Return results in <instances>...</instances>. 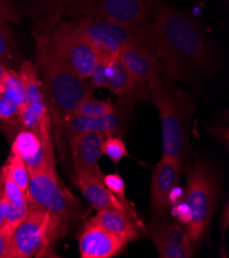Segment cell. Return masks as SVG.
Listing matches in <instances>:
<instances>
[{
  "label": "cell",
  "instance_id": "10",
  "mask_svg": "<svg viewBox=\"0 0 229 258\" xmlns=\"http://www.w3.org/2000/svg\"><path fill=\"white\" fill-rule=\"evenodd\" d=\"M35 32L52 30L64 17L97 18L94 0H28Z\"/></svg>",
  "mask_w": 229,
  "mask_h": 258
},
{
  "label": "cell",
  "instance_id": "24",
  "mask_svg": "<svg viewBox=\"0 0 229 258\" xmlns=\"http://www.w3.org/2000/svg\"><path fill=\"white\" fill-rule=\"evenodd\" d=\"M2 168L4 173L7 174L23 191L28 195L30 173L24 161L17 154L11 152L7 163Z\"/></svg>",
  "mask_w": 229,
  "mask_h": 258
},
{
  "label": "cell",
  "instance_id": "35",
  "mask_svg": "<svg viewBox=\"0 0 229 258\" xmlns=\"http://www.w3.org/2000/svg\"><path fill=\"white\" fill-rule=\"evenodd\" d=\"M4 182H5V175H4L3 168H0V194H2V191H3Z\"/></svg>",
  "mask_w": 229,
  "mask_h": 258
},
{
  "label": "cell",
  "instance_id": "17",
  "mask_svg": "<svg viewBox=\"0 0 229 258\" xmlns=\"http://www.w3.org/2000/svg\"><path fill=\"white\" fill-rule=\"evenodd\" d=\"M75 184L94 209L98 211L104 209L118 210L129 214L139 227L143 225L135 210L124 206L105 187L102 180L92 178L81 173H75Z\"/></svg>",
  "mask_w": 229,
  "mask_h": 258
},
{
  "label": "cell",
  "instance_id": "23",
  "mask_svg": "<svg viewBox=\"0 0 229 258\" xmlns=\"http://www.w3.org/2000/svg\"><path fill=\"white\" fill-rule=\"evenodd\" d=\"M150 237L151 239H159L177 245L193 246L188 237L187 230L178 221H171L156 225L155 228L150 231Z\"/></svg>",
  "mask_w": 229,
  "mask_h": 258
},
{
  "label": "cell",
  "instance_id": "20",
  "mask_svg": "<svg viewBox=\"0 0 229 258\" xmlns=\"http://www.w3.org/2000/svg\"><path fill=\"white\" fill-rule=\"evenodd\" d=\"M27 105L26 91L16 70L8 69L0 82V120L4 123L15 120Z\"/></svg>",
  "mask_w": 229,
  "mask_h": 258
},
{
  "label": "cell",
  "instance_id": "21",
  "mask_svg": "<svg viewBox=\"0 0 229 258\" xmlns=\"http://www.w3.org/2000/svg\"><path fill=\"white\" fill-rule=\"evenodd\" d=\"M86 223L101 226L126 243L135 241L139 235V226L134 219L129 214L114 209L100 210Z\"/></svg>",
  "mask_w": 229,
  "mask_h": 258
},
{
  "label": "cell",
  "instance_id": "9",
  "mask_svg": "<svg viewBox=\"0 0 229 258\" xmlns=\"http://www.w3.org/2000/svg\"><path fill=\"white\" fill-rule=\"evenodd\" d=\"M45 33L67 66L81 79H89L100 51L79 31L74 22L62 21Z\"/></svg>",
  "mask_w": 229,
  "mask_h": 258
},
{
  "label": "cell",
  "instance_id": "32",
  "mask_svg": "<svg viewBox=\"0 0 229 258\" xmlns=\"http://www.w3.org/2000/svg\"><path fill=\"white\" fill-rule=\"evenodd\" d=\"M172 206H173L172 207L173 216L177 217L178 221H179L180 223L186 224V226H187L191 220V211H190V208L188 207V205L186 204V202L182 199Z\"/></svg>",
  "mask_w": 229,
  "mask_h": 258
},
{
  "label": "cell",
  "instance_id": "33",
  "mask_svg": "<svg viewBox=\"0 0 229 258\" xmlns=\"http://www.w3.org/2000/svg\"><path fill=\"white\" fill-rule=\"evenodd\" d=\"M15 230L16 229L9 224L0 226V258H6Z\"/></svg>",
  "mask_w": 229,
  "mask_h": 258
},
{
  "label": "cell",
  "instance_id": "1",
  "mask_svg": "<svg viewBox=\"0 0 229 258\" xmlns=\"http://www.w3.org/2000/svg\"><path fill=\"white\" fill-rule=\"evenodd\" d=\"M152 22L158 58L170 81L189 83L215 67L213 43L192 16L159 2Z\"/></svg>",
  "mask_w": 229,
  "mask_h": 258
},
{
  "label": "cell",
  "instance_id": "8",
  "mask_svg": "<svg viewBox=\"0 0 229 258\" xmlns=\"http://www.w3.org/2000/svg\"><path fill=\"white\" fill-rule=\"evenodd\" d=\"M135 99L118 98L113 108L107 114L100 117H87L78 113L67 116L54 131L58 143L81 133L95 132L107 136L122 133L128 126L133 114Z\"/></svg>",
  "mask_w": 229,
  "mask_h": 258
},
{
  "label": "cell",
  "instance_id": "6",
  "mask_svg": "<svg viewBox=\"0 0 229 258\" xmlns=\"http://www.w3.org/2000/svg\"><path fill=\"white\" fill-rule=\"evenodd\" d=\"M73 22L79 31L100 53L111 57H116L120 50L131 45L157 44L154 22L132 26L92 17Z\"/></svg>",
  "mask_w": 229,
  "mask_h": 258
},
{
  "label": "cell",
  "instance_id": "11",
  "mask_svg": "<svg viewBox=\"0 0 229 258\" xmlns=\"http://www.w3.org/2000/svg\"><path fill=\"white\" fill-rule=\"evenodd\" d=\"M11 152L24 161L29 173L49 167L56 168L54 143L46 142L40 134L28 128L16 131Z\"/></svg>",
  "mask_w": 229,
  "mask_h": 258
},
{
  "label": "cell",
  "instance_id": "18",
  "mask_svg": "<svg viewBox=\"0 0 229 258\" xmlns=\"http://www.w3.org/2000/svg\"><path fill=\"white\" fill-rule=\"evenodd\" d=\"M17 73L23 82L25 91H26L28 106L39 118L43 130L53 133L52 120H50L49 111L36 65L30 61H22L21 65L17 69Z\"/></svg>",
  "mask_w": 229,
  "mask_h": 258
},
{
  "label": "cell",
  "instance_id": "16",
  "mask_svg": "<svg viewBox=\"0 0 229 258\" xmlns=\"http://www.w3.org/2000/svg\"><path fill=\"white\" fill-rule=\"evenodd\" d=\"M116 58L134 79L141 84H147L151 77L159 73L161 69L157 44L128 46L120 50Z\"/></svg>",
  "mask_w": 229,
  "mask_h": 258
},
{
  "label": "cell",
  "instance_id": "29",
  "mask_svg": "<svg viewBox=\"0 0 229 258\" xmlns=\"http://www.w3.org/2000/svg\"><path fill=\"white\" fill-rule=\"evenodd\" d=\"M4 175L5 182L3 187V194L8 200L9 204L11 206H15V207H21V206L29 205L30 201L28 195L23 191L7 174L4 173Z\"/></svg>",
  "mask_w": 229,
  "mask_h": 258
},
{
  "label": "cell",
  "instance_id": "4",
  "mask_svg": "<svg viewBox=\"0 0 229 258\" xmlns=\"http://www.w3.org/2000/svg\"><path fill=\"white\" fill-rule=\"evenodd\" d=\"M28 197L33 206L52 215L63 236L76 220L85 215L81 202L60 181L56 168L30 172Z\"/></svg>",
  "mask_w": 229,
  "mask_h": 258
},
{
  "label": "cell",
  "instance_id": "36",
  "mask_svg": "<svg viewBox=\"0 0 229 258\" xmlns=\"http://www.w3.org/2000/svg\"><path fill=\"white\" fill-rule=\"evenodd\" d=\"M7 70H8V68L5 65H3L2 63H0V82H2V80L4 79V76H5L6 72H7Z\"/></svg>",
  "mask_w": 229,
  "mask_h": 258
},
{
  "label": "cell",
  "instance_id": "19",
  "mask_svg": "<svg viewBox=\"0 0 229 258\" xmlns=\"http://www.w3.org/2000/svg\"><path fill=\"white\" fill-rule=\"evenodd\" d=\"M104 88L117 98L147 99V84L137 82L116 57L109 58L105 70Z\"/></svg>",
  "mask_w": 229,
  "mask_h": 258
},
{
  "label": "cell",
  "instance_id": "28",
  "mask_svg": "<svg viewBox=\"0 0 229 258\" xmlns=\"http://www.w3.org/2000/svg\"><path fill=\"white\" fill-rule=\"evenodd\" d=\"M102 182L124 206L130 209H134L130 205L128 198H126V187L124 180L118 173L104 174L103 178H102Z\"/></svg>",
  "mask_w": 229,
  "mask_h": 258
},
{
  "label": "cell",
  "instance_id": "2",
  "mask_svg": "<svg viewBox=\"0 0 229 258\" xmlns=\"http://www.w3.org/2000/svg\"><path fill=\"white\" fill-rule=\"evenodd\" d=\"M36 67L52 120L53 132L81 103L93 95L94 89L76 75L63 61L46 33L35 32Z\"/></svg>",
  "mask_w": 229,
  "mask_h": 258
},
{
  "label": "cell",
  "instance_id": "22",
  "mask_svg": "<svg viewBox=\"0 0 229 258\" xmlns=\"http://www.w3.org/2000/svg\"><path fill=\"white\" fill-rule=\"evenodd\" d=\"M0 63L16 70L21 65V51L10 23L0 20Z\"/></svg>",
  "mask_w": 229,
  "mask_h": 258
},
{
  "label": "cell",
  "instance_id": "3",
  "mask_svg": "<svg viewBox=\"0 0 229 258\" xmlns=\"http://www.w3.org/2000/svg\"><path fill=\"white\" fill-rule=\"evenodd\" d=\"M147 100L156 106L160 115L163 157L183 164L188 149L190 123L195 112L192 98L186 91L166 84L157 73L147 83Z\"/></svg>",
  "mask_w": 229,
  "mask_h": 258
},
{
  "label": "cell",
  "instance_id": "15",
  "mask_svg": "<svg viewBox=\"0 0 229 258\" xmlns=\"http://www.w3.org/2000/svg\"><path fill=\"white\" fill-rule=\"evenodd\" d=\"M125 241L98 225H84L79 236V251L82 258H112L122 252Z\"/></svg>",
  "mask_w": 229,
  "mask_h": 258
},
{
  "label": "cell",
  "instance_id": "26",
  "mask_svg": "<svg viewBox=\"0 0 229 258\" xmlns=\"http://www.w3.org/2000/svg\"><path fill=\"white\" fill-rule=\"evenodd\" d=\"M160 258H191L194 254L193 246H182L159 239H152Z\"/></svg>",
  "mask_w": 229,
  "mask_h": 258
},
{
  "label": "cell",
  "instance_id": "5",
  "mask_svg": "<svg viewBox=\"0 0 229 258\" xmlns=\"http://www.w3.org/2000/svg\"><path fill=\"white\" fill-rule=\"evenodd\" d=\"M218 192V179L214 169L196 159L188 172L183 200L191 211L187 234L193 246L199 244L209 230L215 211Z\"/></svg>",
  "mask_w": 229,
  "mask_h": 258
},
{
  "label": "cell",
  "instance_id": "27",
  "mask_svg": "<svg viewBox=\"0 0 229 258\" xmlns=\"http://www.w3.org/2000/svg\"><path fill=\"white\" fill-rule=\"evenodd\" d=\"M102 153L108 157L114 165H118L123 158H129L130 154L123 140L118 136H107L102 143Z\"/></svg>",
  "mask_w": 229,
  "mask_h": 258
},
{
  "label": "cell",
  "instance_id": "14",
  "mask_svg": "<svg viewBox=\"0 0 229 258\" xmlns=\"http://www.w3.org/2000/svg\"><path fill=\"white\" fill-rule=\"evenodd\" d=\"M105 137L100 133L87 132L76 134L69 139L68 145L75 173L102 180L104 174L100 170L98 163L103 156L102 143Z\"/></svg>",
  "mask_w": 229,
  "mask_h": 258
},
{
  "label": "cell",
  "instance_id": "7",
  "mask_svg": "<svg viewBox=\"0 0 229 258\" xmlns=\"http://www.w3.org/2000/svg\"><path fill=\"white\" fill-rule=\"evenodd\" d=\"M63 237L62 231L47 211L32 206L16 228L6 258H31L41 255Z\"/></svg>",
  "mask_w": 229,
  "mask_h": 258
},
{
  "label": "cell",
  "instance_id": "30",
  "mask_svg": "<svg viewBox=\"0 0 229 258\" xmlns=\"http://www.w3.org/2000/svg\"><path fill=\"white\" fill-rule=\"evenodd\" d=\"M110 56L100 53V56L94 66V69L90 75V82L89 84L93 89H99V88H104L105 83V70L106 66L108 64Z\"/></svg>",
  "mask_w": 229,
  "mask_h": 258
},
{
  "label": "cell",
  "instance_id": "31",
  "mask_svg": "<svg viewBox=\"0 0 229 258\" xmlns=\"http://www.w3.org/2000/svg\"><path fill=\"white\" fill-rule=\"evenodd\" d=\"M0 20L14 24L20 23L21 15L13 0H0Z\"/></svg>",
  "mask_w": 229,
  "mask_h": 258
},
{
  "label": "cell",
  "instance_id": "13",
  "mask_svg": "<svg viewBox=\"0 0 229 258\" xmlns=\"http://www.w3.org/2000/svg\"><path fill=\"white\" fill-rule=\"evenodd\" d=\"M97 18L124 25H145L155 15L158 0H94Z\"/></svg>",
  "mask_w": 229,
  "mask_h": 258
},
{
  "label": "cell",
  "instance_id": "12",
  "mask_svg": "<svg viewBox=\"0 0 229 258\" xmlns=\"http://www.w3.org/2000/svg\"><path fill=\"white\" fill-rule=\"evenodd\" d=\"M183 164L172 158L162 157L151 178V211L156 220L162 219L171 208L170 195L179 185Z\"/></svg>",
  "mask_w": 229,
  "mask_h": 258
},
{
  "label": "cell",
  "instance_id": "34",
  "mask_svg": "<svg viewBox=\"0 0 229 258\" xmlns=\"http://www.w3.org/2000/svg\"><path fill=\"white\" fill-rule=\"evenodd\" d=\"M9 207H10V204L2 191V194H0V226L6 223Z\"/></svg>",
  "mask_w": 229,
  "mask_h": 258
},
{
  "label": "cell",
  "instance_id": "25",
  "mask_svg": "<svg viewBox=\"0 0 229 258\" xmlns=\"http://www.w3.org/2000/svg\"><path fill=\"white\" fill-rule=\"evenodd\" d=\"M113 104L107 101H101L95 98L94 94L85 99L74 113H78L87 117H100L110 112Z\"/></svg>",
  "mask_w": 229,
  "mask_h": 258
}]
</instances>
